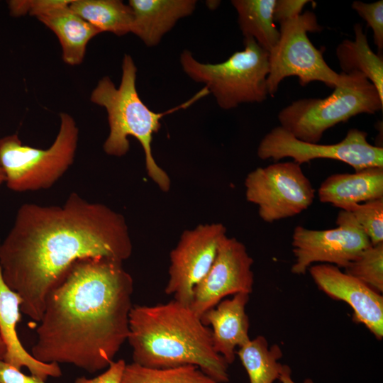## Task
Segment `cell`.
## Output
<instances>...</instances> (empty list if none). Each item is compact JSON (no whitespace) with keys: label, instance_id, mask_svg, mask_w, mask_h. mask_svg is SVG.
<instances>
[{"label":"cell","instance_id":"1f68e13d","mask_svg":"<svg viewBox=\"0 0 383 383\" xmlns=\"http://www.w3.org/2000/svg\"><path fill=\"white\" fill-rule=\"evenodd\" d=\"M279 381H280L281 383H315L314 381L310 378L305 379L302 382H295L292 377L291 368L287 365H284L283 366Z\"/></svg>","mask_w":383,"mask_h":383},{"label":"cell","instance_id":"9c48e42d","mask_svg":"<svg viewBox=\"0 0 383 383\" xmlns=\"http://www.w3.org/2000/svg\"><path fill=\"white\" fill-rule=\"evenodd\" d=\"M248 201L267 223L301 213L312 204L315 189L295 162H276L250 172L245 179Z\"/></svg>","mask_w":383,"mask_h":383},{"label":"cell","instance_id":"d6986e66","mask_svg":"<svg viewBox=\"0 0 383 383\" xmlns=\"http://www.w3.org/2000/svg\"><path fill=\"white\" fill-rule=\"evenodd\" d=\"M37 19L55 34L62 48V60L71 66L83 62L89 42L101 33L71 10L70 4Z\"/></svg>","mask_w":383,"mask_h":383},{"label":"cell","instance_id":"d4e9b609","mask_svg":"<svg viewBox=\"0 0 383 383\" xmlns=\"http://www.w3.org/2000/svg\"><path fill=\"white\" fill-rule=\"evenodd\" d=\"M344 272L378 293L383 292V242L370 245L344 268Z\"/></svg>","mask_w":383,"mask_h":383},{"label":"cell","instance_id":"7a4b0ae2","mask_svg":"<svg viewBox=\"0 0 383 383\" xmlns=\"http://www.w3.org/2000/svg\"><path fill=\"white\" fill-rule=\"evenodd\" d=\"M133 293L122 262L77 260L48 294L30 354L89 373L106 369L127 341Z\"/></svg>","mask_w":383,"mask_h":383},{"label":"cell","instance_id":"7402d4cb","mask_svg":"<svg viewBox=\"0 0 383 383\" xmlns=\"http://www.w3.org/2000/svg\"><path fill=\"white\" fill-rule=\"evenodd\" d=\"M70 8L101 33L118 36L131 33L133 13L120 0H72Z\"/></svg>","mask_w":383,"mask_h":383},{"label":"cell","instance_id":"ac0fdd59","mask_svg":"<svg viewBox=\"0 0 383 383\" xmlns=\"http://www.w3.org/2000/svg\"><path fill=\"white\" fill-rule=\"evenodd\" d=\"M318 195L321 202L345 211L355 204L383 199V167L331 174L321 183Z\"/></svg>","mask_w":383,"mask_h":383},{"label":"cell","instance_id":"4fadbf2b","mask_svg":"<svg viewBox=\"0 0 383 383\" xmlns=\"http://www.w3.org/2000/svg\"><path fill=\"white\" fill-rule=\"evenodd\" d=\"M253 262L242 242L224 236L211 267L194 289L191 309L201 317L228 296L250 294L254 284Z\"/></svg>","mask_w":383,"mask_h":383},{"label":"cell","instance_id":"277c9868","mask_svg":"<svg viewBox=\"0 0 383 383\" xmlns=\"http://www.w3.org/2000/svg\"><path fill=\"white\" fill-rule=\"evenodd\" d=\"M122 74L116 87L108 76L103 77L93 89L90 100L104 107L107 112L109 133L103 145L106 154L121 157L130 149L128 137L141 145L148 177L162 191L168 192L171 181L167 173L156 162L152 152L153 135L160 128V119L166 114L185 108L208 94L204 88L193 99L180 106L156 113L150 110L140 98L136 88L137 67L132 57L125 54L122 60Z\"/></svg>","mask_w":383,"mask_h":383},{"label":"cell","instance_id":"603a6c76","mask_svg":"<svg viewBox=\"0 0 383 383\" xmlns=\"http://www.w3.org/2000/svg\"><path fill=\"white\" fill-rule=\"evenodd\" d=\"M250 383H274L279 380L284 365L279 360L282 351L279 345H270L262 335L250 339L236 350Z\"/></svg>","mask_w":383,"mask_h":383},{"label":"cell","instance_id":"e0dca14e","mask_svg":"<svg viewBox=\"0 0 383 383\" xmlns=\"http://www.w3.org/2000/svg\"><path fill=\"white\" fill-rule=\"evenodd\" d=\"M133 13L131 33L148 47L158 45L181 18L195 10V0H130Z\"/></svg>","mask_w":383,"mask_h":383},{"label":"cell","instance_id":"5bb4252c","mask_svg":"<svg viewBox=\"0 0 383 383\" xmlns=\"http://www.w3.org/2000/svg\"><path fill=\"white\" fill-rule=\"evenodd\" d=\"M310 275L318 289L352 309L353 319L379 340L383 338V296L355 277L331 264L311 265Z\"/></svg>","mask_w":383,"mask_h":383},{"label":"cell","instance_id":"8fae6325","mask_svg":"<svg viewBox=\"0 0 383 383\" xmlns=\"http://www.w3.org/2000/svg\"><path fill=\"white\" fill-rule=\"evenodd\" d=\"M336 228L311 230L297 226L292 235L294 262L291 272L304 274L316 262L345 268L360 253L371 245L350 212L340 210Z\"/></svg>","mask_w":383,"mask_h":383},{"label":"cell","instance_id":"f546056e","mask_svg":"<svg viewBox=\"0 0 383 383\" xmlns=\"http://www.w3.org/2000/svg\"><path fill=\"white\" fill-rule=\"evenodd\" d=\"M126 364L122 359L113 361L102 374L91 379L80 377L74 383H120Z\"/></svg>","mask_w":383,"mask_h":383},{"label":"cell","instance_id":"cb8c5ba5","mask_svg":"<svg viewBox=\"0 0 383 383\" xmlns=\"http://www.w3.org/2000/svg\"><path fill=\"white\" fill-rule=\"evenodd\" d=\"M120 383H219L192 365L167 368L126 364Z\"/></svg>","mask_w":383,"mask_h":383},{"label":"cell","instance_id":"2e32d148","mask_svg":"<svg viewBox=\"0 0 383 383\" xmlns=\"http://www.w3.org/2000/svg\"><path fill=\"white\" fill-rule=\"evenodd\" d=\"M21 304L20 296L4 281L0 267V335L6 348L4 360L20 370L26 367L32 375L44 381L49 377H60L62 370L59 364L38 361L21 343L16 325L21 320Z\"/></svg>","mask_w":383,"mask_h":383},{"label":"cell","instance_id":"83f0119b","mask_svg":"<svg viewBox=\"0 0 383 383\" xmlns=\"http://www.w3.org/2000/svg\"><path fill=\"white\" fill-rule=\"evenodd\" d=\"M72 0H10L7 1L10 14L19 17L29 14L36 18L58 8L67 6Z\"/></svg>","mask_w":383,"mask_h":383},{"label":"cell","instance_id":"5b68a950","mask_svg":"<svg viewBox=\"0 0 383 383\" xmlns=\"http://www.w3.org/2000/svg\"><path fill=\"white\" fill-rule=\"evenodd\" d=\"M342 79L327 97L300 99L278 113L280 126L296 138L318 143L324 132L360 113L382 110L376 87L358 72H341Z\"/></svg>","mask_w":383,"mask_h":383},{"label":"cell","instance_id":"9a60e30c","mask_svg":"<svg viewBox=\"0 0 383 383\" xmlns=\"http://www.w3.org/2000/svg\"><path fill=\"white\" fill-rule=\"evenodd\" d=\"M250 294H236L224 299L216 306L204 312L201 319L211 328L215 350L228 365L235 359L236 349L250 340V321L245 308Z\"/></svg>","mask_w":383,"mask_h":383},{"label":"cell","instance_id":"836d02e7","mask_svg":"<svg viewBox=\"0 0 383 383\" xmlns=\"http://www.w3.org/2000/svg\"><path fill=\"white\" fill-rule=\"evenodd\" d=\"M4 182H5V176H4V172H2V170H1V168H0V186H1Z\"/></svg>","mask_w":383,"mask_h":383},{"label":"cell","instance_id":"4316f807","mask_svg":"<svg viewBox=\"0 0 383 383\" xmlns=\"http://www.w3.org/2000/svg\"><path fill=\"white\" fill-rule=\"evenodd\" d=\"M352 8L362 18L373 32V38L377 47L379 54L382 55L383 50V1L372 3L355 1Z\"/></svg>","mask_w":383,"mask_h":383},{"label":"cell","instance_id":"ba28073f","mask_svg":"<svg viewBox=\"0 0 383 383\" xmlns=\"http://www.w3.org/2000/svg\"><path fill=\"white\" fill-rule=\"evenodd\" d=\"M321 30L311 11L280 24L279 40L269 52V95L273 96L280 82L289 77H298L301 86L318 81L334 89L340 83L341 73L329 67L323 58V50L317 49L308 37V33Z\"/></svg>","mask_w":383,"mask_h":383},{"label":"cell","instance_id":"f1b7e54d","mask_svg":"<svg viewBox=\"0 0 383 383\" xmlns=\"http://www.w3.org/2000/svg\"><path fill=\"white\" fill-rule=\"evenodd\" d=\"M311 2L309 0H276L273 16L274 21L279 25L301 14L304 7Z\"/></svg>","mask_w":383,"mask_h":383},{"label":"cell","instance_id":"d6a6232c","mask_svg":"<svg viewBox=\"0 0 383 383\" xmlns=\"http://www.w3.org/2000/svg\"><path fill=\"white\" fill-rule=\"evenodd\" d=\"M6 352V345L0 335V360L4 359L5 355Z\"/></svg>","mask_w":383,"mask_h":383},{"label":"cell","instance_id":"6da1fadb","mask_svg":"<svg viewBox=\"0 0 383 383\" xmlns=\"http://www.w3.org/2000/svg\"><path fill=\"white\" fill-rule=\"evenodd\" d=\"M133 252L125 217L108 206L71 193L61 206L25 203L0 242L4 281L22 299L21 313L40 321L50 292L77 260L123 262Z\"/></svg>","mask_w":383,"mask_h":383},{"label":"cell","instance_id":"484cf974","mask_svg":"<svg viewBox=\"0 0 383 383\" xmlns=\"http://www.w3.org/2000/svg\"><path fill=\"white\" fill-rule=\"evenodd\" d=\"M348 212L353 214L372 245L383 242V199L355 204Z\"/></svg>","mask_w":383,"mask_h":383},{"label":"cell","instance_id":"7c38bea8","mask_svg":"<svg viewBox=\"0 0 383 383\" xmlns=\"http://www.w3.org/2000/svg\"><path fill=\"white\" fill-rule=\"evenodd\" d=\"M226 231L222 223H213L199 224L182 233L170 253L167 295L190 306L194 289L211 267Z\"/></svg>","mask_w":383,"mask_h":383},{"label":"cell","instance_id":"44dd1931","mask_svg":"<svg viewBox=\"0 0 383 383\" xmlns=\"http://www.w3.org/2000/svg\"><path fill=\"white\" fill-rule=\"evenodd\" d=\"M276 0H233L244 38H252L268 52L277 43L280 33L274 21Z\"/></svg>","mask_w":383,"mask_h":383},{"label":"cell","instance_id":"52a82bcc","mask_svg":"<svg viewBox=\"0 0 383 383\" xmlns=\"http://www.w3.org/2000/svg\"><path fill=\"white\" fill-rule=\"evenodd\" d=\"M60 118L57 135L47 149L23 144L16 133L0 138V168L8 189L15 192L49 189L73 164L79 128L68 113H61Z\"/></svg>","mask_w":383,"mask_h":383},{"label":"cell","instance_id":"3957f363","mask_svg":"<svg viewBox=\"0 0 383 383\" xmlns=\"http://www.w3.org/2000/svg\"><path fill=\"white\" fill-rule=\"evenodd\" d=\"M127 341L133 362L151 368L192 365L219 383L229 381L228 366L214 349L211 328L189 306L174 299L133 305Z\"/></svg>","mask_w":383,"mask_h":383},{"label":"cell","instance_id":"8992f818","mask_svg":"<svg viewBox=\"0 0 383 383\" xmlns=\"http://www.w3.org/2000/svg\"><path fill=\"white\" fill-rule=\"evenodd\" d=\"M243 43V50L216 64L202 63L188 50L180 54L183 71L194 82L204 84L225 110L243 103L262 102L269 95V52L252 38H244Z\"/></svg>","mask_w":383,"mask_h":383},{"label":"cell","instance_id":"30bf717a","mask_svg":"<svg viewBox=\"0 0 383 383\" xmlns=\"http://www.w3.org/2000/svg\"><path fill=\"white\" fill-rule=\"evenodd\" d=\"M367 137L366 132L351 128L340 142L322 145L301 140L279 126L263 137L257 152L262 160L291 157L299 165L315 159H331L349 165L355 171L383 167L382 146L370 144Z\"/></svg>","mask_w":383,"mask_h":383},{"label":"cell","instance_id":"4dcf8cb0","mask_svg":"<svg viewBox=\"0 0 383 383\" xmlns=\"http://www.w3.org/2000/svg\"><path fill=\"white\" fill-rule=\"evenodd\" d=\"M0 383H46L34 375H26L3 360H0Z\"/></svg>","mask_w":383,"mask_h":383},{"label":"cell","instance_id":"ffe728a7","mask_svg":"<svg viewBox=\"0 0 383 383\" xmlns=\"http://www.w3.org/2000/svg\"><path fill=\"white\" fill-rule=\"evenodd\" d=\"M355 39H345L337 46L335 55L342 72H358L376 87L383 99V59L371 49L360 23L354 26Z\"/></svg>","mask_w":383,"mask_h":383}]
</instances>
